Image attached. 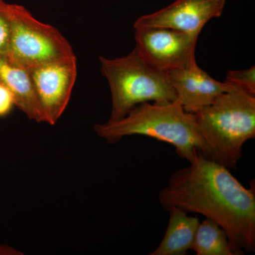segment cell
Here are the masks:
<instances>
[{"instance_id":"obj_1","label":"cell","mask_w":255,"mask_h":255,"mask_svg":"<svg viewBox=\"0 0 255 255\" xmlns=\"http://www.w3.org/2000/svg\"><path fill=\"white\" fill-rule=\"evenodd\" d=\"M230 169L199 154L169 177L159 193L161 206L201 214L227 233L235 255L255 251V191L243 185Z\"/></svg>"},{"instance_id":"obj_2","label":"cell","mask_w":255,"mask_h":255,"mask_svg":"<svg viewBox=\"0 0 255 255\" xmlns=\"http://www.w3.org/2000/svg\"><path fill=\"white\" fill-rule=\"evenodd\" d=\"M95 130L110 143L136 135L167 142L175 147L179 157L189 163L199 154L207 156V148L198 130L194 114L185 112L177 100L140 104L120 120L97 124Z\"/></svg>"},{"instance_id":"obj_3","label":"cell","mask_w":255,"mask_h":255,"mask_svg":"<svg viewBox=\"0 0 255 255\" xmlns=\"http://www.w3.org/2000/svg\"><path fill=\"white\" fill-rule=\"evenodd\" d=\"M194 115L206 157L236 169L245 143L255 137V96L234 86Z\"/></svg>"},{"instance_id":"obj_4","label":"cell","mask_w":255,"mask_h":255,"mask_svg":"<svg viewBox=\"0 0 255 255\" xmlns=\"http://www.w3.org/2000/svg\"><path fill=\"white\" fill-rule=\"evenodd\" d=\"M101 72L112 95L108 122L124 118L134 107L145 102H174L175 92L165 74L152 68L134 49L117 58L100 57Z\"/></svg>"},{"instance_id":"obj_5","label":"cell","mask_w":255,"mask_h":255,"mask_svg":"<svg viewBox=\"0 0 255 255\" xmlns=\"http://www.w3.org/2000/svg\"><path fill=\"white\" fill-rule=\"evenodd\" d=\"M11 37L5 56L30 70L43 64L76 56L70 43L54 26L38 21L26 7L10 4Z\"/></svg>"},{"instance_id":"obj_6","label":"cell","mask_w":255,"mask_h":255,"mask_svg":"<svg viewBox=\"0 0 255 255\" xmlns=\"http://www.w3.org/2000/svg\"><path fill=\"white\" fill-rule=\"evenodd\" d=\"M134 29L135 50L152 68L164 73L174 69L190 68L197 64V36L169 28Z\"/></svg>"},{"instance_id":"obj_7","label":"cell","mask_w":255,"mask_h":255,"mask_svg":"<svg viewBox=\"0 0 255 255\" xmlns=\"http://www.w3.org/2000/svg\"><path fill=\"white\" fill-rule=\"evenodd\" d=\"M46 123L53 126L68 107L78 76L76 56L28 70Z\"/></svg>"},{"instance_id":"obj_8","label":"cell","mask_w":255,"mask_h":255,"mask_svg":"<svg viewBox=\"0 0 255 255\" xmlns=\"http://www.w3.org/2000/svg\"><path fill=\"white\" fill-rule=\"evenodd\" d=\"M226 0H176L169 6L137 18L133 28H172L199 37L210 20L220 17Z\"/></svg>"},{"instance_id":"obj_9","label":"cell","mask_w":255,"mask_h":255,"mask_svg":"<svg viewBox=\"0 0 255 255\" xmlns=\"http://www.w3.org/2000/svg\"><path fill=\"white\" fill-rule=\"evenodd\" d=\"M164 74L174 89L177 102L188 113H196L234 88L231 84L211 78L197 64L190 68L174 69Z\"/></svg>"},{"instance_id":"obj_10","label":"cell","mask_w":255,"mask_h":255,"mask_svg":"<svg viewBox=\"0 0 255 255\" xmlns=\"http://www.w3.org/2000/svg\"><path fill=\"white\" fill-rule=\"evenodd\" d=\"M0 83L11 92L15 106L28 119L37 123H46L28 70L13 63L5 55H0Z\"/></svg>"},{"instance_id":"obj_11","label":"cell","mask_w":255,"mask_h":255,"mask_svg":"<svg viewBox=\"0 0 255 255\" xmlns=\"http://www.w3.org/2000/svg\"><path fill=\"white\" fill-rule=\"evenodd\" d=\"M169 219L163 239L150 255H185L194 243L199 221L182 210H169Z\"/></svg>"},{"instance_id":"obj_12","label":"cell","mask_w":255,"mask_h":255,"mask_svg":"<svg viewBox=\"0 0 255 255\" xmlns=\"http://www.w3.org/2000/svg\"><path fill=\"white\" fill-rule=\"evenodd\" d=\"M191 250L196 255H235L227 233L208 219L199 223Z\"/></svg>"},{"instance_id":"obj_13","label":"cell","mask_w":255,"mask_h":255,"mask_svg":"<svg viewBox=\"0 0 255 255\" xmlns=\"http://www.w3.org/2000/svg\"><path fill=\"white\" fill-rule=\"evenodd\" d=\"M226 82L241 89L249 95L255 96V68L239 70H229Z\"/></svg>"},{"instance_id":"obj_14","label":"cell","mask_w":255,"mask_h":255,"mask_svg":"<svg viewBox=\"0 0 255 255\" xmlns=\"http://www.w3.org/2000/svg\"><path fill=\"white\" fill-rule=\"evenodd\" d=\"M11 16L10 4L0 0V55H6L11 37Z\"/></svg>"},{"instance_id":"obj_15","label":"cell","mask_w":255,"mask_h":255,"mask_svg":"<svg viewBox=\"0 0 255 255\" xmlns=\"http://www.w3.org/2000/svg\"><path fill=\"white\" fill-rule=\"evenodd\" d=\"M15 106L14 96L0 83V118L9 115Z\"/></svg>"}]
</instances>
